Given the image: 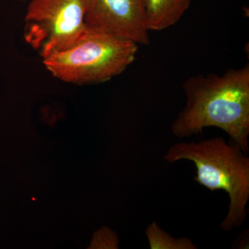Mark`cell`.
Here are the masks:
<instances>
[{"label": "cell", "mask_w": 249, "mask_h": 249, "mask_svg": "<svg viewBox=\"0 0 249 249\" xmlns=\"http://www.w3.org/2000/svg\"><path fill=\"white\" fill-rule=\"evenodd\" d=\"M186 106L171 125L178 139L190 138L206 127L222 129L231 142L249 150V65L222 75H196L183 83Z\"/></svg>", "instance_id": "6da1fadb"}, {"label": "cell", "mask_w": 249, "mask_h": 249, "mask_svg": "<svg viewBox=\"0 0 249 249\" xmlns=\"http://www.w3.org/2000/svg\"><path fill=\"white\" fill-rule=\"evenodd\" d=\"M240 145L222 137L199 142H180L172 145L163 156L169 163L186 160L193 162L194 180L211 192L225 191L229 211L219 227L231 231L240 227L247 217L249 199V158Z\"/></svg>", "instance_id": "7a4b0ae2"}, {"label": "cell", "mask_w": 249, "mask_h": 249, "mask_svg": "<svg viewBox=\"0 0 249 249\" xmlns=\"http://www.w3.org/2000/svg\"><path fill=\"white\" fill-rule=\"evenodd\" d=\"M138 45L93 29L73 45L42 60L46 70L62 81L76 85L105 83L133 63Z\"/></svg>", "instance_id": "3957f363"}, {"label": "cell", "mask_w": 249, "mask_h": 249, "mask_svg": "<svg viewBox=\"0 0 249 249\" xmlns=\"http://www.w3.org/2000/svg\"><path fill=\"white\" fill-rule=\"evenodd\" d=\"M86 0H31L24 19L26 42L45 59L73 45L87 29Z\"/></svg>", "instance_id": "277c9868"}, {"label": "cell", "mask_w": 249, "mask_h": 249, "mask_svg": "<svg viewBox=\"0 0 249 249\" xmlns=\"http://www.w3.org/2000/svg\"><path fill=\"white\" fill-rule=\"evenodd\" d=\"M87 27L148 45L143 0H86Z\"/></svg>", "instance_id": "5b68a950"}, {"label": "cell", "mask_w": 249, "mask_h": 249, "mask_svg": "<svg viewBox=\"0 0 249 249\" xmlns=\"http://www.w3.org/2000/svg\"><path fill=\"white\" fill-rule=\"evenodd\" d=\"M149 31L173 27L189 9L191 0H143Z\"/></svg>", "instance_id": "8992f818"}, {"label": "cell", "mask_w": 249, "mask_h": 249, "mask_svg": "<svg viewBox=\"0 0 249 249\" xmlns=\"http://www.w3.org/2000/svg\"><path fill=\"white\" fill-rule=\"evenodd\" d=\"M145 234L151 249H197L191 239L185 237L175 238L156 222H152L147 226Z\"/></svg>", "instance_id": "52a82bcc"}, {"label": "cell", "mask_w": 249, "mask_h": 249, "mask_svg": "<svg viewBox=\"0 0 249 249\" xmlns=\"http://www.w3.org/2000/svg\"><path fill=\"white\" fill-rule=\"evenodd\" d=\"M92 249H117L118 238L112 231L103 227L93 236L91 247Z\"/></svg>", "instance_id": "ba28073f"}, {"label": "cell", "mask_w": 249, "mask_h": 249, "mask_svg": "<svg viewBox=\"0 0 249 249\" xmlns=\"http://www.w3.org/2000/svg\"><path fill=\"white\" fill-rule=\"evenodd\" d=\"M16 1H27V0H16Z\"/></svg>", "instance_id": "9c48e42d"}]
</instances>
